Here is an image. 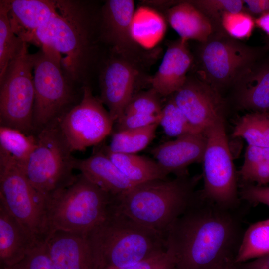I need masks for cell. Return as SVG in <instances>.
Here are the masks:
<instances>
[{"instance_id": "ffe728a7", "label": "cell", "mask_w": 269, "mask_h": 269, "mask_svg": "<svg viewBox=\"0 0 269 269\" xmlns=\"http://www.w3.org/2000/svg\"><path fill=\"white\" fill-rule=\"evenodd\" d=\"M74 168L113 198L136 185L120 170L103 150L86 158H75Z\"/></svg>"}, {"instance_id": "44dd1931", "label": "cell", "mask_w": 269, "mask_h": 269, "mask_svg": "<svg viewBox=\"0 0 269 269\" xmlns=\"http://www.w3.org/2000/svg\"><path fill=\"white\" fill-rule=\"evenodd\" d=\"M39 243L0 203V268L17 264Z\"/></svg>"}, {"instance_id": "8d00e7d4", "label": "cell", "mask_w": 269, "mask_h": 269, "mask_svg": "<svg viewBox=\"0 0 269 269\" xmlns=\"http://www.w3.org/2000/svg\"><path fill=\"white\" fill-rule=\"evenodd\" d=\"M161 114V113H160ZM160 114H125L116 122L118 131L139 129L159 122Z\"/></svg>"}, {"instance_id": "4316f807", "label": "cell", "mask_w": 269, "mask_h": 269, "mask_svg": "<svg viewBox=\"0 0 269 269\" xmlns=\"http://www.w3.org/2000/svg\"><path fill=\"white\" fill-rule=\"evenodd\" d=\"M241 184L265 186L269 183V147L248 145L244 160L238 173Z\"/></svg>"}, {"instance_id": "484cf974", "label": "cell", "mask_w": 269, "mask_h": 269, "mask_svg": "<svg viewBox=\"0 0 269 269\" xmlns=\"http://www.w3.org/2000/svg\"><path fill=\"white\" fill-rule=\"evenodd\" d=\"M269 254V219L250 225L245 231L235 264Z\"/></svg>"}, {"instance_id": "9c48e42d", "label": "cell", "mask_w": 269, "mask_h": 269, "mask_svg": "<svg viewBox=\"0 0 269 269\" xmlns=\"http://www.w3.org/2000/svg\"><path fill=\"white\" fill-rule=\"evenodd\" d=\"M207 142L202 160L204 187L202 197L227 209L242 206L237 175L226 133L224 118L214 122L204 132Z\"/></svg>"}, {"instance_id": "ab89813d", "label": "cell", "mask_w": 269, "mask_h": 269, "mask_svg": "<svg viewBox=\"0 0 269 269\" xmlns=\"http://www.w3.org/2000/svg\"><path fill=\"white\" fill-rule=\"evenodd\" d=\"M249 14L260 16L269 12V0H245Z\"/></svg>"}, {"instance_id": "5b68a950", "label": "cell", "mask_w": 269, "mask_h": 269, "mask_svg": "<svg viewBox=\"0 0 269 269\" xmlns=\"http://www.w3.org/2000/svg\"><path fill=\"white\" fill-rule=\"evenodd\" d=\"M113 197L83 174L47 201L51 232L88 234L107 217Z\"/></svg>"}, {"instance_id": "5bb4252c", "label": "cell", "mask_w": 269, "mask_h": 269, "mask_svg": "<svg viewBox=\"0 0 269 269\" xmlns=\"http://www.w3.org/2000/svg\"><path fill=\"white\" fill-rule=\"evenodd\" d=\"M136 70L126 58L107 60L100 76V98L115 122L124 114L132 98Z\"/></svg>"}, {"instance_id": "4fadbf2b", "label": "cell", "mask_w": 269, "mask_h": 269, "mask_svg": "<svg viewBox=\"0 0 269 269\" xmlns=\"http://www.w3.org/2000/svg\"><path fill=\"white\" fill-rule=\"evenodd\" d=\"M172 98L195 131L204 133L224 118V102L218 90L204 81L187 79Z\"/></svg>"}, {"instance_id": "d6986e66", "label": "cell", "mask_w": 269, "mask_h": 269, "mask_svg": "<svg viewBox=\"0 0 269 269\" xmlns=\"http://www.w3.org/2000/svg\"><path fill=\"white\" fill-rule=\"evenodd\" d=\"M11 27L24 42L30 43L37 30L57 13L56 0H7Z\"/></svg>"}, {"instance_id": "f1b7e54d", "label": "cell", "mask_w": 269, "mask_h": 269, "mask_svg": "<svg viewBox=\"0 0 269 269\" xmlns=\"http://www.w3.org/2000/svg\"><path fill=\"white\" fill-rule=\"evenodd\" d=\"M159 122L147 127L118 131L113 134L106 149L111 152L135 154L146 148L154 138Z\"/></svg>"}, {"instance_id": "2e32d148", "label": "cell", "mask_w": 269, "mask_h": 269, "mask_svg": "<svg viewBox=\"0 0 269 269\" xmlns=\"http://www.w3.org/2000/svg\"><path fill=\"white\" fill-rule=\"evenodd\" d=\"M207 142L205 133H192L178 137L153 148L155 160L168 174L189 175L190 165L202 162Z\"/></svg>"}, {"instance_id": "b9f144b4", "label": "cell", "mask_w": 269, "mask_h": 269, "mask_svg": "<svg viewBox=\"0 0 269 269\" xmlns=\"http://www.w3.org/2000/svg\"><path fill=\"white\" fill-rule=\"evenodd\" d=\"M234 263H230L217 269H235Z\"/></svg>"}, {"instance_id": "7a4b0ae2", "label": "cell", "mask_w": 269, "mask_h": 269, "mask_svg": "<svg viewBox=\"0 0 269 269\" xmlns=\"http://www.w3.org/2000/svg\"><path fill=\"white\" fill-rule=\"evenodd\" d=\"M201 176H176L135 185L114 198L113 206L137 223L166 238L177 219L194 200Z\"/></svg>"}, {"instance_id": "1f68e13d", "label": "cell", "mask_w": 269, "mask_h": 269, "mask_svg": "<svg viewBox=\"0 0 269 269\" xmlns=\"http://www.w3.org/2000/svg\"><path fill=\"white\" fill-rule=\"evenodd\" d=\"M223 29L236 40L247 39L251 35L255 25V19L248 12H224L221 17Z\"/></svg>"}, {"instance_id": "30bf717a", "label": "cell", "mask_w": 269, "mask_h": 269, "mask_svg": "<svg viewBox=\"0 0 269 269\" xmlns=\"http://www.w3.org/2000/svg\"><path fill=\"white\" fill-rule=\"evenodd\" d=\"M34 56L27 43L0 78V126L35 134Z\"/></svg>"}, {"instance_id": "277c9868", "label": "cell", "mask_w": 269, "mask_h": 269, "mask_svg": "<svg viewBox=\"0 0 269 269\" xmlns=\"http://www.w3.org/2000/svg\"><path fill=\"white\" fill-rule=\"evenodd\" d=\"M96 269H115L165 250L166 239L135 222L112 204L106 219L88 233Z\"/></svg>"}, {"instance_id": "e575fe53", "label": "cell", "mask_w": 269, "mask_h": 269, "mask_svg": "<svg viewBox=\"0 0 269 269\" xmlns=\"http://www.w3.org/2000/svg\"><path fill=\"white\" fill-rule=\"evenodd\" d=\"M2 269V268H0ZM3 269H57L47 252L46 241L38 244L19 263Z\"/></svg>"}, {"instance_id": "52a82bcc", "label": "cell", "mask_w": 269, "mask_h": 269, "mask_svg": "<svg viewBox=\"0 0 269 269\" xmlns=\"http://www.w3.org/2000/svg\"><path fill=\"white\" fill-rule=\"evenodd\" d=\"M0 203L40 243L51 230L47 201L32 186L23 169L0 153Z\"/></svg>"}, {"instance_id": "4dcf8cb0", "label": "cell", "mask_w": 269, "mask_h": 269, "mask_svg": "<svg viewBox=\"0 0 269 269\" xmlns=\"http://www.w3.org/2000/svg\"><path fill=\"white\" fill-rule=\"evenodd\" d=\"M159 124L167 135L175 138L190 133H198L194 130L173 99L162 108Z\"/></svg>"}, {"instance_id": "cb8c5ba5", "label": "cell", "mask_w": 269, "mask_h": 269, "mask_svg": "<svg viewBox=\"0 0 269 269\" xmlns=\"http://www.w3.org/2000/svg\"><path fill=\"white\" fill-rule=\"evenodd\" d=\"M103 150L120 170L135 184L167 178L168 174L156 160L135 154L114 153L106 148Z\"/></svg>"}, {"instance_id": "8fae6325", "label": "cell", "mask_w": 269, "mask_h": 269, "mask_svg": "<svg viewBox=\"0 0 269 269\" xmlns=\"http://www.w3.org/2000/svg\"><path fill=\"white\" fill-rule=\"evenodd\" d=\"M103 105L84 84L79 101L57 120L72 152L97 145L110 134L114 122Z\"/></svg>"}, {"instance_id": "74e56055", "label": "cell", "mask_w": 269, "mask_h": 269, "mask_svg": "<svg viewBox=\"0 0 269 269\" xmlns=\"http://www.w3.org/2000/svg\"><path fill=\"white\" fill-rule=\"evenodd\" d=\"M239 191L241 200L251 205L263 204L269 207V186L253 184H241Z\"/></svg>"}, {"instance_id": "6da1fadb", "label": "cell", "mask_w": 269, "mask_h": 269, "mask_svg": "<svg viewBox=\"0 0 269 269\" xmlns=\"http://www.w3.org/2000/svg\"><path fill=\"white\" fill-rule=\"evenodd\" d=\"M246 209L221 207L197 192L166 236L176 269H217L234 263L245 231Z\"/></svg>"}, {"instance_id": "9a60e30c", "label": "cell", "mask_w": 269, "mask_h": 269, "mask_svg": "<svg viewBox=\"0 0 269 269\" xmlns=\"http://www.w3.org/2000/svg\"><path fill=\"white\" fill-rule=\"evenodd\" d=\"M46 245L57 269H96L88 234L54 230Z\"/></svg>"}, {"instance_id": "7c38bea8", "label": "cell", "mask_w": 269, "mask_h": 269, "mask_svg": "<svg viewBox=\"0 0 269 269\" xmlns=\"http://www.w3.org/2000/svg\"><path fill=\"white\" fill-rule=\"evenodd\" d=\"M259 54L230 37L210 36L199 50L203 81L217 90L236 83L253 66Z\"/></svg>"}, {"instance_id": "603a6c76", "label": "cell", "mask_w": 269, "mask_h": 269, "mask_svg": "<svg viewBox=\"0 0 269 269\" xmlns=\"http://www.w3.org/2000/svg\"><path fill=\"white\" fill-rule=\"evenodd\" d=\"M237 83L241 106L254 112L269 113V64L251 67Z\"/></svg>"}, {"instance_id": "d4e9b609", "label": "cell", "mask_w": 269, "mask_h": 269, "mask_svg": "<svg viewBox=\"0 0 269 269\" xmlns=\"http://www.w3.org/2000/svg\"><path fill=\"white\" fill-rule=\"evenodd\" d=\"M36 136L14 128L0 126V153L15 161L22 168L36 147Z\"/></svg>"}, {"instance_id": "3957f363", "label": "cell", "mask_w": 269, "mask_h": 269, "mask_svg": "<svg viewBox=\"0 0 269 269\" xmlns=\"http://www.w3.org/2000/svg\"><path fill=\"white\" fill-rule=\"evenodd\" d=\"M56 2L57 14L36 31L30 43L64 55L61 65L66 75L74 84L82 83L93 50L91 13L81 0Z\"/></svg>"}, {"instance_id": "d590c367", "label": "cell", "mask_w": 269, "mask_h": 269, "mask_svg": "<svg viewBox=\"0 0 269 269\" xmlns=\"http://www.w3.org/2000/svg\"><path fill=\"white\" fill-rule=\"evenodd\" d=\"M115 269H176L175 258L168 246L164 251L131 265Z\"/></svg>"}, {"instance_id": "60d3db41", "label": "cell", "mask_w": 269, "mask_h": 269, "mask_svg": "<svg viewBox=\"0 0 269 269\" xmlns=\"http://www.w3.org/2000/svg\"><path fill=\"white\" fill-rule=\"evenodd\" d=\"M255 21L256 26L269 36V12L258 16Z\"/></svg>"}, {"instance_id": "f546056e", "label": "cell", "mask_w": 269, "mask_h": 269, "mask_svg": "<svg viewBox=\"0 0 269 269\" xmlns=\"http://www.w3.org/2000/svg\"><path fill=\"white\" fill-rule=\"evenodd\" d=\"M7 0L0 1V78L27 43L13 31L8 16Z\"/></svg>"}, {"instance_id": "83f0119b", "label": "cell", "mask_w": 269, "mask_h": 269, "mask_svg": "<svg viewBox=\"0 0 269 269\" xmlns=\"http://www.w3.org/2000/svg\"><path fill=\"white\" fill-rule=\"evenodd\" d=\"M234 134L248 145L269 147V113L253 112L244 115L237 122Z\"/></svg>"}, {"instance_id": "8992f818", "label": "cell", "mask_w": 269, "mask_h": 269, "mask_svg": "<svg viewBox=\"0 0 269 269\" xmlns=\"http://www.w3.org/2000/svg\"><path fill=\"white\" fill-rule=\"evenodd\" d=\"M36 147L22 168L36 190L48 200L70 185L75 158L56 121L35 134Z\"/></svg>"}, {"instance_id": "f35d334b", "label": "cell", "mask_w": 269, "mask_h": 269, "mask_svg": "<svg viewBox=\"0 0 269 269\" xmlns=\"http://www.w3.org/2000/svg\"><path fill=\"white\" fill-rule=\"evenodd\" d=\"M234 265L235 269H269V254Z\"/></svg>"}, {"instance_id": "7402d4cb", "label": "cell", "mask_w": 269, "mask_h": 269, "mask_svg": "<svg viewBox=\"0 0 269 269\" xmlns=\"http://www.w3.org/2000/svg\"><path fill=\"white\" fill-rule=\"evenodd\" d=\"M171 27L180 38L203 43L211 36L213 27L210 20L190 1L181 2L167 12Z\"/></svg>"}, {"instance_id": "ac0fdd59", "label": "cell", "mask_w": 269, "mask_h": 269, "mask_svg": "<svg viewBox=\"0 0 269 269\" xmlns=\"http://www.w3.org/2000/svg\"><path fill=\"white\" fill-rule=\"evenodd\" d=\"M181 38L171 43L159 67L150 80L152 88L160 96L174 94L185 83L192 56Z\"/></svg>"}, {"instance_id": "836d02e7", "label": "cell", "mask_w": 269, "mask_h": 269, "mask_svg": "<svg viewBox=\"0 0 269 269\" xmlns=\"http://www.w3.org/2000/svg\"><path fill=\"white\" fill-rule=\"evenodd\" d=\"M190 1L208 18L211 17L221 20L224 12H238L244 10V2L241 0H198Z\"/></svg>"}, {"instance_id": "e0dca14e", "label": "cell", "mask_w": 269, "mask_h": 269, "mask_svg": "<svg viewBox=\"0 0 269 269\" xmlns=\"http://www.w3.org/2000/svg\"><path fill=\"white\" fill-rule=\"evenodd\" d=\"M134 4L131 0H109L100 14L102 38L126 57L135 47L132 36Z\"/></svg>"}, {"instance_id": "d6a6232c", "label": "cell", "mask_w": 269, "mask_h": 269, "mask_svg": "<svg viewBox=\"0 0 269 269\" xmlns=\"http://www.w3.org/2000/svg\"><path fill=\"white\" fill-rule=\"evenodd\" d=\"M160 95L153 88L133 95L128 105L125 114H142L151 115L160 114L162 107Z\"/></svg>"}, {"instance_id": "ba28073f", "label": "cell", "mask_w": 269, "mask_h": 269, "mask_svg": "<svg viewBox=\"0 0 269 269\" xmlns=\"http://www.w3.org/2000/svg\"><path fill=\"white\" fill-rule=\"evenodd\" d=\"M35 134L57 121L80 100L75 84L67 77L61 58L42 49L33 54Z\"/></svg>"}, {"instance_id": "7bdbcfd3", "label": "cell", "mask_w": 269, "mask_h": 269, "mask_svg": "<svg viewBox=\"0 0 269 269\" xmlns=\"http://www.w3.org/2000/svg\"></svg>"}]
</instances>
